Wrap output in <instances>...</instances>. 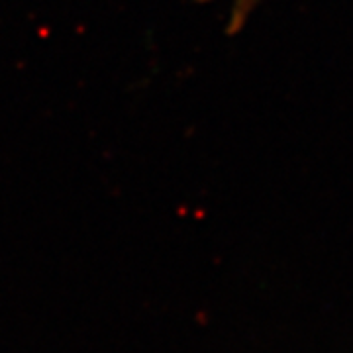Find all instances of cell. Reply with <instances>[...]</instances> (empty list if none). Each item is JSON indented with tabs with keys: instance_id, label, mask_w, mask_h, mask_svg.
Listing matches in <instances>:
<instances>
[{
	"instance_id": "6da1fadb",
	"label": "cell",
	"mask_w": 353,
	"mask_h": 353,
	"mask_svg": "<svg viewBox=\"0 0 353 353\" xmlns=\"http://www.w3.org/2000/svg\"><path fill=\"white\" fill-rule=\"evenodd\" d=\"M245 4H248V0H238V8H240V12L245 10Z\"/></svg>"
}]
</instances>
